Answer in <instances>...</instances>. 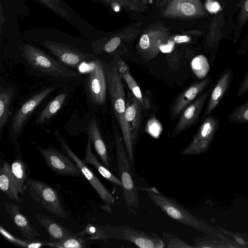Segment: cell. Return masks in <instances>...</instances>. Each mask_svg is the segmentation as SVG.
I'll use <instances>...</instances> for the list:
<instances>
[{
    "instance_id": "3",
    "label": "cell",
    "mask_w": 248,
    "mask_h": 248,
    "mask_svg": "<svg viewBox=\"0 0 248 248\" xmlns=\"http://www.w3.org/2000/svg\"><path fill=\"white\" fill-rule=\"evenodd\" d=\"M108 93L114 115L119 124L125 148L132 167L134 166V148L130 129L125 118V94L116 65L106 63Z\"/></svg>"
},
{
    "instance_id": "8",
    "label": "cell",
    "mask_w": 248,
    "mask_h": 248,
    "mask_svg": "<svg viewBox=\"0 0 248 248\" xmlns=\"http://www.w3.org/2000/svg\"><path fill=\"white\" fill-rule=\"evenodd\" d=\"M53 134L60 144L62 151L76 164L81 171L83 176L87 179L101 199L111 210L110 206L115 202L112 194L105 187L86 163L72 150L64 137L57 130H54Z\"/></svg>"
},
{
    "instance_id": "14",
    "label": "cell",
    "mask_w": 248,
    "mask_h": 248,
    "mask_svg": "<svg viewBox=\"0 0 248 248\" xmlns=\"http://www.w3.org/2000/svg\"><path fill=\"white\" fill-rule=\"evenodd\" d=\"M233 72L230 68L224 70L219 77L213 90L210 93L209 101L202 117L212 115L229 90L232 81Z\"/></svg>"
},
{
    "instance_id": "29",
    "label": "cell",
    "mask_w": 248,
    "mask_h": 248,
    "mask_svg": "<svg viewBox=\"0 0 248 248\" xmlns=\"http://www.w3.org/2000/svg\"><path fill=\"white\" fill-rule=\"evenodd\" d=\"M228 120L236 124H248V98L234 108L228 115Z\"/></svg>"
},
{
    "instance_id": "33",
    "label": "cell",
    "mask_w": 248,
    "mask_h": 248,
    "mask_svg": "<svg viewBox=\"0 0 248 248\" xmlns=\"http://www.w3.org/2000/svg\"><path fill=\"white\" fill-rule=\"evenodd\" d=\"M121 42L120 38L115 37L107 42L103 46V50L107 53L113 52L119 46Z\"/></svg>"
},
{
    "instance_id": "27",
    "label": "cell",
    "mask_w": 248,
    "mask_h": 248,
    "mask_svg": "<svg viewBox=\"0 0 248 248\" xmlns=\"http://www.w3.org/2000/svg\"><path fill=\"white\" fill-rule=\"evenodd\" d=\"M119 74L122 79L123 78L125 81L133 94L138 100L142 107L144 109H148L150 107L149 100L148 98L142 95L138 83L130 74L129 69Z\"/></svg>"
},
{
    "instance_id": "37",
    "label": "cell",
    "mask_w": 248,
    "mask_h": 248,
    "mask_svg": "<svg viewBox=\"0 0 248 248\" xmlns=\"http://www.w3.org/2000/svg\"><path fill=\"white\" fill-rule=\"evenodd\" d=\"M190 40V38L187 36L177 35L174 38V41L177 43H181L184 42H187Z\"/></svg>"
},
{
    "instance_id": "7",
    "label": "cell",
    "mask_w": 248,
    "mask_h": 248,
    "mask_svg": "<svg viewBox=\"0 0 248 248\" xmlns=\"http://www.w3.org/2000/svg\"><path fill=\"white\" fill-rule=\"evenodd\" d=\"M92 68L84 81L86 97L90 106L100 107L106 101L107 79L106 63L95 58Z\"/></svg>"
},
{
    "instance_id": "26",
    "label": "cell",
    "mask_w": 248,
    "mask_h": 248,
    "mask_svg": "<svg viewBox=\"0 0 248 248\" xmlns=\"http://www.w3.org/2000/svg\"><path fill=\"white\" fill-rule=\"evenodd\" d=\"M219 127V120L210 115L204 119L193 139L210 140Z\"/></svg>"
},
{
    "instance_id": "20",
    "label": "cell",
    "mask_w": 248,
    "mask_h": 248,
    "mask_svg": "<svg viewBox=\"0 0 248 248\" xmlns=\"http://www.w3.org/2000/svg\"><path fill=\"white\" fill-rule=\"evenodd\" d=\"M35 217L54 242L60 241L74 234L72 232L48 216L37 214Z\"/></svg>"
},
{
    "instance_id": "34",
    "label": "cell",
    "mask_w": 248,
    "mask_h": 248,
    "mask_svg": "<svg viewBox=\"0 0 248 248\" xmlns=\"http://www.w3.org/2000/svg\"><path fill=\"white\" fill-rule=\"evenodd\" d=\"M248 93V67L245 77L240 83L237 92V97H240Z\"/></svg>"
},
{
    "instance_id": "28",
    "label": "cell",
    "mask_w": 248,
    "mask_h": 248,
    "mask_svg": "<svg viewBox=\"0 0 248 248\" xmlns=\"http://www.w3.org/2000/svg\"><path fill=\"white\" fill-rule=\"evenodd\" d=\"M84 234H73L60 241L47 243V245L57 248H83L86 247Z\"/></svg>"
},
{
    "instance_id": "9",
    "label": "cell",
    "mask_w": 248,
    "mask_h": 248,
    "mask_svg": "<svg viewBox=\"0 0 248 248\" xmlns=\"http://www.w3.org/2000/svg\"><path fill=\"white\" fill-rule=\"evenodd\" d=\"M26 186L35 202L46 210L59 217H66L58 194L53 187L44 181L32 178L27 179Z\"/></svg>"
},
{
    "instance_id": "5",
    "label": "cell",
    "mask_w": 248,
    "mask_h": 248,
    "mask_svg": "<svg viewBox=\"0 0 248 248\" xmlns=\"http://www.w3.org/2000/svg\"><path fill=\"white\" fill-rule=\"evenodd\" d=\"M119 179L124 202L129 212L137 214L139 208L138 188L131 169L123 138L113 130Z\"/></svg>"
},
{
    "instance_id": "24",
    "label": "cell",
    "mask_w": 248,
    "mask_h": 248,
    "mask_svg": "<svg viewBox=\"0 0 248 248\" xmlns=\"http://www.w3.org/2000/svg\"><path fill=\"white\" fill-rule=\"evenodd\" d=\"M15 91L12 87H0V140L3 130L7 123L10 108Z\"/></svg>"
},
{
    "instance_id": "31",
    "label": "cell",
    "mask_w": 248,
    "mask_h": 248,
    "mask_svg": "<svg viewBox=\"0 0 248 248\" xmlns=\"http://www.w3.org/2000/svg\"><path fill=\"white\" fill-rule=\"evenodd\" d=\"M162 239L166 248H191L193 247L177 236L170 232H164Z\"/></svg>"
},
{
    "instance_id": "16",
    "label": "cell",
    "mask_w": 248,
    "mask_h": 248,
    "mask_svg": "<svg viewBox=\"0 0 248 248\" xmlns=\"http://www.w3.org/2000/svg\"><path fill=\"white\" fill-rule=\"evenodd\" d=\"M212 82V77L208 76L200 82L193 83L183 92L175 102L172 109V116H178Z\"/></svg>"
},
{
    "instance_id": "11",
    "label": "cell",
    "mask_w": 248,
    "mask_h": 248,
    "mask_svg": "<svg viewBox=\"0 0 248 248\" xmlns=\"http://www.w3.org/2000/svg\"><path fill=\"white\" fill-rule=\"evenodd\" d=\"M111 238L129 241L140 248H164L165 245L158 235L149 234L131 227L121 225L110 227Z\"/></svg>"
},
{
    "instance_id": "17",
    "label": "cell",
    "mask_w": 248,
    "mask_h": 248,
    "mask_svg": "<svg viewBox=\"0 0 248 248\" xmlns=\"http://www.w3.org/2000/svg\"><path fill=\"white\" fill-rule=\"evenodd\" d=\"M85 132L91 140V143L104 165L108 169L109 168V163L107 146L101 135L97 122L94 118L90 119L87 123Z\"/></svg>"
},
{
    "instance_id": "1",
    "label": "cell",
    "mask_w": 248,
    "mask_h": 248,
    "mask_svg": "<svg viewBox=\"0 0 248 248\" xmlns=\"http://www.w3.org/2000/svg\"><path fill=\"white\" fill-rule=\"evenodd\" d=\"M23 40L47 49L64 65L78 69L83 62L93 61L94 55L84 52L77 45L86 41L49 28L32 29L23 32Z\"/></svg>"
},
{
    "instance_id": "18",
    "label": "cell",
    "mask_w": 248,
    "mask_h": 248,
    "mask_svg": "<svg viewBox=\"0 0 248 248\" xmlns=\"http://www.w3.org/2000/svg\"><path fill=\"white\" fill-rule=\"evenodd\" d=\"M70 91L66 90L55 96L37 115L34 124L39 126L46 124L54 117L68 99Z\"/></svg>"
},
{
    "instance_id": "30",
    "label": "cell",
    "mask_w": 248,
    "mask_h": 248,
    "mask_svg": "<svg viewBox=\"0 0 248 248\" xmlns=\"http://www.w3.org/2000/svg\"><path fill=\"white\" fill-rule=\"evenodd\" d=\"M0 232L3 237L8 242L12 244L22 248H40L44 245H47V242L32 241L29 240H25L17 238L8 232H7L4 228L0 226Z\"/></svg>"
},
{
    "instance_id": "23",
    "label": "cell",
    "mask_w": 248,
    "mask_h": 248,
    "mask_svg": "<svg viewBox=\"0 0 248 248\" xmlns=\"http://www.w3.org/2000/svg\"><path fill=\"white\" fill-rule=\"evenodd\" d=\"M133 102L126 107L125 118L135 146L141 121L140 103L134 95Z\"/></svg>"
},
{
    "instance_id": "4",
    "label": "cell",
    "mask_w": 248,
    "mask_h": 248,
    "mask_svg": "<svg viewBox=\"0 0 248 248\" xmlns=\"http://www.w3.org/2000/svg\"><path fill=\"white\" fill-rule=\"evenodd\" d=\"M63 86L55 83L39 91L27 99L17 109L8 126V138L15 151L21 154L18 139L20 138L27 122L38 106L53 92Z\"/></svg>"
},
{
    "instance_id": "6",
    "label": "cell",
    "mask_w": 248,
    "mask_h": 248,
    "mask_svg": "<svg viewBox=\"0 0 248 248\" xmlns=\"http://www.w3.org/2000/svg\"><path fill=\"white\" fill-rule=\"evenodd\" d=\"M152 201L170 218L182 224L199 229L202 225L199 220L173 199L166 196L155 187H142Z\"/></svg>"
},
{
    "instance_id": "10",
    "label": "cell",
    "mask_w": 248,
    "mask_h": 248,
    "mask_svg": "<svg viewBox=\"0 0 248 248\" xmlns=\"http://www.w3.org/2000/svg\"><path fill=\"white\" fill-rule=\"evenodd\" d=\"M31 143L42 156L48 168L54 173L63 176H83L76 164L63 152L51 144L43 148L33 141Z\"/></svg>"
},
{
    "instance_id": "32",
    "label": "cell",
    "mask_w": 248,
    "mask_h": 248,
    "mask_svg": "<svg viewBox=\"0 0 248 248\" xmlns=\"http://www.w3.org/2000/svg\"><path fill=\"white\" fill-rule=\"evenodd\" d=\"M145 130L153 137L156 138L160 135L162 126L157 119L152 118L148 121Z\"/></svg>"
},
{
    "instance_id": "22",
    "label": "cell",
    "mask_w": 248,
    "mask_h": 248,
    "mask_svg": "<svg viewBox=\"0 0 248 248\" xmlns=\"http://www.w3.org/2000/svg\"><path fill=\"white\" fill-rule=\"evenodd\" d=\"M82 161L86 164L93 166L98 172L108 182L120 187L122 186V183L120 179L116 177L97 159L93 152L91 141L89 138L85 146V156Z\"/></svg>"
},
{
    "instance_id": "35",
    "label": "cell",
    "mask_w": 248,
    "mask_h": 248,
    "mask_svg": "<svg viewBox=\"0 0 248 248\" xmlns=\"http://www.w3.org/2000/svg\"><path fill=\"white\" fill-rule=\"evenodd\" d=\"M248 50V32L241 41L237 50L236 54L238 56L244 55Z\"/></svg>"
},
{
    "instance_id": "19",
    "label": "cell",
    "mask_w": 248,
    "mask_h": 248,
    "mask_svg": "<svg viewBox=\"0 0 248 248\" xmlns=\"http://www.w3.org/2000/svg\"><path fill=\"white\" fill-rule=\"evenodd\" d=\"M11 171L17 193L24 194L27 187L26 182L31 170L28 163L22 158L20 154H17L10 164Z\"/></svg>"
},
{
    "instance_id": "21",
    "label": "cell",
    "mask_w": 248,
    "mask_h": 248,
    "mask_svg": "<svg viewBox=\"0 0 248 248\" xmlns=\"http://www.w3.org/2000/svg\"><path fill=\"white\" fill-rule=\"evenodd\" d=\"M0 189L1 192L9 199L20 202L11 171V166L8 162L3 161L0 167Z\"/></svg>"
},
{
    "instance_id": "13",
    "label": "cell",
    "mask_w": 248,
    "mask_h": 248,
    "mask_svg": "<svg viewBox=\"0 0 248 248\" xmlns=\"http://www.w3.org/2000/svg\"><path fill=\"white\" fill-rule=\"evenodd\" d=\"M211 86L186 108L172 132L175 137L192 126L198 119L211 93Z\"/></svg>"
},
{
    "instance_id": "12",
    "label": "cell",
    "mask_w": 248,
    "mask_h": 248,
    "mask_svg": "<svg viewBox=\"0 0 248 248\" xmlns=\"http://www.w3.org/2000/svg\"><path fill=\"white\" fill-rule=\"evenodd\" d=\"M49 8L77 28L80 33L91 37V26L62 0H33Z\"/></svg>"
},
{
    "instance_id": "25",
    "label": "cell",
    "mask_w": 248,
    "mask_h": 248,
    "mask_svg": "<svg viewBox=\"0 0 248 248\" xmlns=\"http://www.w3.org/2000/svg\"><path fill=\"white\" fill-rule=\"evenodd\" d=\"M235 16L232 33L234 44L238 41L244 26L248 22V0H241Z\"/></svg>"
},
{
    "instance_id": "2",
    "label": "cell",
    "mask_w": 248,
    "mask_h": 248,
    "mask_svg": "<svg viewBox=\"0 0 248 248\" xmlns=\"http://www.w3.org/2000/svg\"><path fill=\"white\" fill-rule=\"evenodd\" d=\"M26 71L47 80L61 84L78 85L83 82L85 77L50 56L31 43L20 46Z\"/></svg>"
},
{
    "instance_id": "36",
    "label": "cell",
    "mask_w": 248,
    "mask_h": 248,
    "mask_svg": "<svg viewBox=\"0 0 248 248\" xmlns=\"http://www.w3.org/2000/svg\"><path fill=\"white\" fill-rule=\"evenodd\" d=\"M174 43L172 41H170L168 44L161 45L160 46V50L164 53L170 52L173 46Z\"/></svg>"
},
{
    "instance_id": "15",
    "label": "cell",
    "mask_w": 248,
    "mask_h": 248,
    "mask_svg": "<svg viewBox=\"0 0 248 248\" xmlns=\"http://www.w3.org/2000/svg\"><path fill=\"white\" fill-rule=\"evenodd\" d=\"M5 209L22 236L30 241H37L40 234L31 225L28 218L20 211L18 204L6 202Z\"/></svg>"
},
{
    "instance_id": "38",
    "label": "cell",
    "mask_w": 248,
    "mask_h": 248,
    "mask_svg": "<svg viewBox=\"0 0 248 248\" xmlns=\"http://www.w3.org/2000/svg\"><path fill=\"white\" fill-rule=\"evenodd\" d=\"M115 11L117 12L119 10V7L118 6H116L114 8Z\"/></svg>"
}]
</instances>
